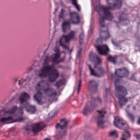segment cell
<instances>
[{
	"instance_id": "cell-1",
	"label": "cell",
	"mask_w": 140,
	"mask_h": 140,
	"mask_svg": "<svg viewBox=\"0 0 140 140\" xmlns=\"http://www.w3.org/2000/svg\"><path fill=\"white\" fill-rule=\"evenodd\" d=\"M114 124L116 127L121 130H127L129 128L127 123L120 117H115L114 119Z\"/></svg>"
},
{
	"instance_id": "cell-2",
	"label": "cell",
	"mask_w": 140,
	"mask_h": 140,
	"mask_svg": "<svg viewBox=\"0 0 140 140\" xmlns=\"http://www.w3.org/2000/svg\"><path fill=\"white\" fill-rule=\"evenodd\" d=\"M48 83L45 81L39 82L36 86V89L38 93L45 94L49 88Z\"/></svg>"
},
{
	"instance_id": "cell-3",
	"label": "cell",
	"mask_w": 140,
	"mask_h": 140,
	"mask_svg": "<svg viewBox=\"0 0 140 140\" xmlns=\"http://www.w3.org/2000/svg\"><path fill=\"white\" fill-rule=\"evenodd\" d=\"M127 90L126 88L122 86H117L115 89V93L117 96L120 98L125 96L127 94Z\"/></svg>"
},
{
	"instance_id": "cell-4",
	"label": "cell",
	"mask_w": 140,
	"mask_h": 140,
	"mask_svg": "<svg viewBox=\"0 0 140 140\" xmlns=\"http://www.w3.org/2000/svg\"><path fill=\"white\" fill-rule=\"evenodd\" d=\"M108 6L113 9H118L120 8L122 2L119 0H108L106 1Z\"/></svg>"
},
{
	"instance_id": "cell-5",
	"label": "cell",
	"mask_w": 140,
	"mask_h": 140,
	"mask_svg": "<svg viewBox=\"0 0 140 140\" xmlns=\"http://www.w3.org/2000/svg\"><path fill=\"white\" fill-rule=\"evenodd\" d=\"M89 59L93 65L96 67L100 64V60L98 55L94 52H91L89 55Z\"/></svg>"
},
{
	"instance_id": "cell-6",
	"label": "cell",
	"mask_w": 140,
	"mask_h": 140,
	"mask_svg": "<svg viewBox=\"0 0 140 140\" xmlns=\"http://www.w3.org/2000/svg\"><path fill=\"white\" fill-rule=\"evenodd\" d=\"M54 68L51 66H47L43 68L39 73V76L43 78L48 77L50 73Z\"/></svg>"
},
{
	"instance_id": "cell-7",
	"label": "cell",
	"mask_w": 140,
	"mask_h": 140,
	"mask_svg": "<svg viewBox=\"0 0 140 140\" xmlns=\"http://www.w3.org/2000/svg\"><path fill=\"white\" fill-rule=\"evenodd\" d=\"M34 99L35 101L37 102L38 104L42 105L46 103L47 99L46 96L44 95V94L40 93L37 92L34 95Z\"/></svg>"
},
{
	"instance_id": "cell-8",
	"label": "cell",
	"mask_w": 140,
	"mask_h": 140,
	"mask_svg": "<svg viewBox=\"0 0 140 140\" xmlns=\"http://www.w3.org/2000/svg\"><path fill=\"white\" fill-rule=\"evenodd\" d=\"M115 74L117 77H119L126 78L128 77L129 71L127 69L125 68L118 69L115 71Z\"/></svg>"
},
{
	"instance_id": "cell-9",
	"label": "cell",
	"mask_w": 140,
	"mask_h": 140,
	"mask_svg": "<svg viewBox=\"0 0 140 140\" xmlns=\"http://www.w3.org/2000/svg\"><path fill=\"white\" fill-rule=\"evenodd\" d=\"M95 107V104L93 101L88 102L85 106L84 109V113L85 115H87L91 112L93 110H94Z\"/></svg>"
},
{
	"instance_id": "cell-10",
	"label": "cell",
	"mask_w": 140,
	"mask_h": 140,
	"mask_svg": "<svg viewBox=\"0 0 140 140\" xmlns=\"http://www.w3.org/2000/svg\"><path fill=\"white\" fill-rule=\"evenodd\" d=\"M46 125L43 123H37L33 125L32 131L35 133H38L46 127Z\"/></svg>"
},
{
	"instance_id": "cell-11",
	"label": "cell",
	"mask_w": 140,
	"mask_h": 140,
	"mask_svg": "<svg viewBox=\"0 0 140 140\" xmlns=\"http://www.w3.org/2000/svg\"><path fill=\"white\" fill-rule=\"evenodd\" d=\"M70 20L71 22L75 24L79 23L80 21V17L77 12H72L70 14Z\"/></svg>"
},
{
	"instance_id": "cell-12",
	"label": "cell",
	"mask_w": 140,
	"mask_h": 140,
	"mask_svg": "<svg viewBox=\"0 0 140 140\" xmlns=\"http://www.w3.org/2000/svg\"><path fill=\"white\" fill-rule=\"evenodd\" d=\"M88 90L91 93H95L98 90V84L94 81H90L88 86Z\"/></svg>"
},
{
	"instance_id": "cell-13",
	"label": "cell",
	"mask_w": 140,
	"mask_h": 140,
	"mask_svg": "<svg viewBox=\"0 0 140 140\" xmlns=\"http://www.w3.org/2000/svg\"><path fill=\"white\" fill-rule=\"evenodd\" d=\"M58 77H59L58 72L56 69L54 68L51 72V73H50L48 78L49 81L52 82L55 81Z\"/></svg>"
},
{
	"instance_id": "cell-14",
	"label": "cell",
	"mask_w": 140,
	"mask_h": 140,
	"mask_svg": "<svg viewBox=\"0 0 140 140\" xmlns=\"http://www.w3.org/2000/svg\"><path fill=\"white\" fill-rule=\"evenodd\" d=\"M90 70L91 71V73L93 75L96 76V77H100L104 75V71L102 69L96 67L95 68H92V67H90Z\"/></svg>"
},
{
	"instance_id": "cell-15",
	"label": "cell",
	"mask_w": 140,
	"mask_h": 140,
	"mask_svg": "<svg viewBox=\"0 0 140 140\" xmlns=\"http://www.w3.org/2000/svg\"><path fill=\"white\" fill-rule=\"evenodd\" d=\"M98 52L102 55H106L108 53L109 49L106 45H99L97 47Z\"/></svg>"
},
{
	"instance_id": "cell-16",
	"label": "cell",
	"mask_w": 140,
	"mask_h": 140,
	"mask_svg": "<svg viewBox=\"0 0 140 140\" xmlns=\"http://www.w3.org/2000/svg\"><path fill=\"white\" fill-rule=\"evenodd\" d=\"M70 40L67 35H63L60 38V43L62 47L65 48H67Z\"/></svg>"
},
{
	"instance_id": "cell-17",
	"label": "cell",
	"mask_w": 140,
	"mask_h": 140,
	"mask_svg": "<svg viewBox=\"0 0 140 140\" xmlns=\"http://www.w3.org/2000/svg\"><path fill=\"white\" fill-rule=\"evenodd\" d=\"M46 96L50 100H53L56 96V93L55 91L52 88H49L45 93Z\"/></svg>"
},
{
	"instance_id": "cell-18",
	"label": "cell",
	"mask_w": 140,
	"mask_h": 140,
	"mask_svg": "<svg viewBox=\"0 0 140 140\" xmlns=\"http://www.w3.org/2000/svg\"><path fill=\"white\" fill-rule=\"evenodd\" d=\"M100 38L103 40H106L109 38L110 34L107 28L103 27L100 32Z\"/></svg>"
},
{
	"instance_id": "cell-19",
	"label": "cell",
	"mask_w": 140,
	"mask_h": 140,
	"mask_svg": "<svg viewBox=\"0 0 140 140\" xmlns=\"http://www.w3.org/2000/svg\"><path fill=\"white\" fill-rule=\"evenodd\" d=\"M64 56V55H63L62 53L58 52V53H56L53 57V62L55 63H59L62 61V59H63Z\"/></svg>"
},
{
	"instance_id": "cell-20",
	"label": "cell",
	"mask_w": 140,
	"mask_h": 140,
	"mask_svg": "<svg viewBox=\"0 0 140 140\" xmlns=\"http://www.w3.org/2000/svg\"><path fill=\"white\" fill-rule=\"evenodd\" d=\"M30 98V96L29 94L27 93L24 92L21 94L19 97V100L21 103H24L28 101Z\"/></svg>"
},
{
	"instance_id": "cell-21",
	"label": "cell",
	"mask_w": 140,
	"mask_h": 140,
	"mask_svg": "<svg viewBox=\"0 0 140 140\" xmlns=\"http://www.w3.org/2000/svg\"><path fill=\"white\" fill-rule=\"evenodd\" d=\"M103 12L104 17L107 20H111L113 19V15L111 12L106 7H103Z\"/></svg>"
},
{
	"instance_id": "cell-22",
	"label": "cell",
	"mask_w": 140,
	"mask_h": 140,
	"mask_svg": "<svg viewBox=\"0 0 140 140\" xmlns=\"http://www.w3.org/2000/svg\"><path fill=\"white\" fill-rule=\"evenodd\" d=\"M68 122L66 119H62L60 120L59 123L56 125L57 128L60 129L61 130L65 129L67 126Z\"/></svg>"
},
{
	"instance_id": "cell-23",
	"label": "cell",
	"mask_w": 140,
	"mask_h": 140,
	"mask_svg": "<svg viewBox=\"0 0 140 140\" xmlns=\"http://www.w3.org/2000/svg\"><path fill=\"white\" fill-rule=\"evenodd\" d=\"M71 28L70 23L68 21H64L62 24V30L64 33L67 32L70 30Z\"/></svg>"
},
{
	"instance_id": "cell-24",
	"label": "cell",
	"mask_w": 140,
	"mask_h": 140,
	"mask_svg": "<svg viewBox=\"0 0 140 140\" xmlns=\"http://www.w3.org/2000/svg\"><path fill=\"white\" fill-rule=\"evenodd\" d=\"M26 109L28 113H34L36 111V108L34 106L31 105H28L26 106Z\"/></svg>"
},
{
	"instance_id": "cell-25",
	"label": "cell",
	"mask_w": 140,
	"mask_h": 140,
	"mask_svg": "<svg viewBox=\"0 0 140 140\" xmlns=\"http://www.w3.org/2000/svg\"><path fill=\"white\" fill-rule=\"evenodd\" d=\"M131 137L130 133L128 131H125L122 136V140H130Z\"/></svg>"
},
{
	"instance_id": "cell-26",
	"label": "cell",
	"mask_w": 140,
	"mask_h": 140,
	"mask_svg": "<svg viewBox=\"0 0 140 140\" xmlns=\"http://www.w3.org/2000/svg\"><path fill=\"white\" fill-rule=\"evenodd\" d=\"M127 99L125 97H123L119 98V103L120 106H124L127 103Z\"/></svg>"
},
{
	"instance_id": "cell-27",
	"label": "cell",
	"mask_w": 140,
	"mask_h": 140,
	"mask_svg": "<svg viewBox=\"0 0 140 140\" xmlns=\"http://www.w3.org/2000/svg\"><path fill=\"white\" fill-rule=\"evenodd\" d=\"M17 110V107L16 106H13L7 111V113L10 114H14L16 111Z\"/></svg>"
},
{
	"instance_id": "cell-28",
	"label": "cell",
	"mask_w": 140,
	"mask_h": 140,
	"mask_svg": "<svg viewBox=\"0 0 140 140\" xmlns=\"http://www.w3.org/2000/svg\"><path fill=\"white\" fill-rule=\"evenodd\" d=\"M110 136L111 137H113L115 138H117L118 137V132L116 131H113L110 133Z\"/></svg>"
},
{
	"instance_id": "cell-29",
	"label": "cell",
	"mask_w": 140,
	"mask_h": 140,
	"mask_svg": "<svg viewBox=\"0 0 140 140\" xmlns=\"http://www.w3.org/2000/svg\"><path fill=\"white\" fill-rule=\"evenodd\" d=\"M72 2L73 3V5L75 6V7L77 8V9H78L79 10L80 9V7L79 6V5H78L77 1V0H73V1H72Z\"/></svg>"
},
{
	"instance_id": "cell-30",
	"label": "cell",
	"mask_w": 140,
	"mask_h": 140,
	"mask_svg": "<svg viewBox=\"0 0 140 140\" xmlns=\"http://www.w3.org/2000/svg\"><path fill=\"white\" fill-rule=\"evenodd\" d=\"M12 119V118H11V117L2 118V119H1V121L2 122L7 121V120H10Z\"/></svg>"
},
{
	"instance_id": "cell-31",
	"label": "cell",
	"mask_w": 140,
	"mask_h": 140,
	"mask_svg": "<svg viewBox=\"0 0 140 140\" xmlns=\"http://www.w3.org/2000/svg\"><path fill=\"white\" fill-rule=\"evenodd\" d=\"M64 83V81H63V80H61V81H60V82H58L57 84V86H58V87H60V86H61V85L63 84Z\"/></svg>"
},
{
	"instance_id": "cell-32",
	"label": "cell",
	"mask_w": 140,
	"mask_h": 140,
	"mask_svg": "<svg viewBox=\"0 0 140 140\" xmlns=\"http://www.w3.org/2000/svg\"><path fill=\"white\" fill-rule=\"evenodd\" d=\"M138 123L140 125V118L138 120Z\"/></svg>"
},
{
	"instance_id": "cell-33",
	"label": "cell",
	"mask_w": 140,
	"mask_h": 140,
	"mask_svg": "<svg viewBox=\"0 0 140 140\" xmlns=\"http://www.w3.org/2000/svg\"><path fill=\"white\" fill-rule=\"evenodd\" d=\"M80 85H81V83H80V84H79V87H80ZM79 89H78V91H79V90H80V87H79Z\"/></svg>"
},
{
	"instance_id": "cell-34",
	"label": "cell",
	"mask_w": 140,
	"mask_h": 140,
	"mask_svg": "<svg viewBox=\"0 0 140 140\" xmlns=\"http://www.w3.org/2000/svg\"><path fill=\"white\" fill-rule=\"evenodd\" d=\"M45 140H50V139H46Z\"/></svg>"
}]
</instances>
